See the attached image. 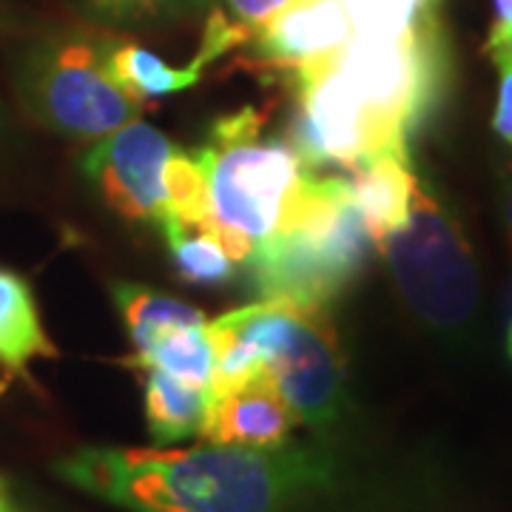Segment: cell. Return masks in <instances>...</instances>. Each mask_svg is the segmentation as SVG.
Segmentation results:
<instances>
[{
    "mask_svg": "<svg viewBox=\"0 0 512 512\" xmlns=\"http://www.w3.org/2000/svg\"><path fill=\"white\" fill-rule=\"evenodd\" d=\"M66 484L128 512H293L336 487L313 447H80L57 458Z\"/></svg>",
    "mask_w": 512,
    "mask_h": 512,
    "instance_id": "obj_1",
    "label": "cell"
},
{
    "mask_svg": "<svg viewBox=\"0 0 512 512\" xmlns=\"http://www.w3.org/2000/svg\"><path fill=\"white\" fill-rule=\"evenodd\" d=\"M205 330L217 353L214 390L265 376L299 424L313 430L339 424L348 407L345 359L325 308L259 299L205 322Z\"/></svg>",
    "mask_w": 512,
    "mask_h": 512,
    "instance_id": "obj_2",
    "label": "cell"
},
{
    "mask_svg": "<svg viewBox=\"0 0 512 512\" xmlns=\"http://www.w3.org/2000/svg\"><path fill=\"white\" fill-rule=\"evenodd\" d=\"M373 245L339 177H305L282 225L259 239L248 256L262 299L328 308L353 282Z\"/></svg>",
    "mask_w": 512,
    "mask_h": 512,
    "instance_id": "obj_3",
    "label": "cell"
},
{
    "mask_svg": "<svg viewBox=\"0 0 512 512\" xmlns=\"http://www.w3.org/2000/svg\"><path fill=\"white\" fill-rule=\"evenodd\" d=\"M254 109L220 117L200 163L208 183V228L237 262L248 259L259 239L282 225L299 191L305 165L291 143L262 140Z\"/></svg>",
    "mask_w": 512,
    "mask_h": 512,
    "instance_id": "obj_4",
    "label": "cell"
},
{
    "mask_svg": "<svg viewBox=\"0 0 512 512\" xmlns=\"http://www.w3.org/2000/svg\"><path fill=\"white\" fill-rule=\"evenodd\" d=\"M114 40L60 32L23 57L18 94L26 114L77 143H97L140 117L143 103L111 72Z\"/></svg>",
    "mask_w": 512,
    "mask_h": 512,
    "instance_id": "obj_5",
    "label": "cell"
},
{
    "mask_svg": "<svg viewBox=\"0 0 512 512\" xmlns=\"http://www.w3.org/2000/svg\"><path fill=\"white\" fill-rule=\"evenodd\" d=\"M404 302L433 328H458L478 302L476 259L458 220L416 183L410 214L379 245Z\"/></svg>",
    "mask_w": 512,
    "mask_h": 512,
    "instance_id": "obj_6",
    "label": "cell"
},
{
    "mask_svg": "<svg viewBox=\"0 0 512 512\" xmlns=\"http://www.w3.org/2000/svg\"><path fill=\"white\" fill-rule=\"evenodd\" d=\"M330 66L387 143L407 151L410 131L424 120L444 86L439 23L433 20L402 37H353L330 57Z\"/></svg>",
    "mask_w": 512,
    "mask_h": 512,
    "instance_id": "obj_7",
    "label": "cell"
},
{
    "mask_svg": "<svg viewBox=\"0 0 512 512\" xmlns=\"http://www.w3.org/2000/svg\"><path fill=\"white\" fill-rule=\"evenodd\" d=\"M174 151L177 146L163 131L143 120H131L97 140L80 165L111 211L126 220L160 225L168 217L165 165Z\"/></svg>",
    "mask_w": 512,
    "mask_h": 512,
    "instance_id": "obj_8",
    "label": "cell"
},
{
    "mask_svg": "<svg viewBox=\"0 0 512 512\" xmlns=\"http://www.w3.org/2000/svg\"><path fill=\"white\" fill-rule=\"evenodd\" d=\"M254 37L265 63L299 74L339 55L356 32L345 0H291Z\"/></svg>",
    "mask_w": 512,
    "mask_h": 512,
    "instance_id": "obj_9",
    "label": "cell"
},
{
    "mask_svg": "<svg viewBox=\"0 0 512 512\" xmlns=\"http://www.w3.org/2000/svg\"><path fill=\"white\" fill-rule=\"evenodd\" d=\"M296 424L299 419L291 404L279 396L271 379L259 376L211 393L200 439L225 447L276 450L291 444Z\"/></svg>",
    "mask_w": 512,
    "mask_h": 512,
    "instance_id": "obj_10",
    "label": "cell"
},
{
    "mask_svg": "<svg viewBox=\"0 0 512 512\" xmlns=\"http://www.w3.org/2000/svg\"><path fill=\"white\" fill-rule=\"evenodd\" d=\"M248 37H251V32L242 29L237 20L225 18L222 12H214L211 20H208V26H205L200 55L194 57L188 66H183V69L168 66L165 60H160L154 52H148L143 46L117 43L114 40V46H111V72L126 86L128 92H134L140 100L143 97H165V94L183 92L188 86L200 83L208 63H214L217 57L239 46Z\"/></svg>",
    "mask_w": 512,
    "mask_h": 512,
    "instance_id": "obj_11",
    "label": "cell"
},
{
    "mask_svg": "<svg viewBox=\"0 0 512 512\" xmlns=\"http://www.w3.org/2000/svg\"><path fill=\"white\" fill-rule=\"evenodd\" d=\"M350 200L365 222L370 242L379 248L393 231H399L416 191V174L407 165V154H382L353 168Z\"/></svg>",
    "mask_w": 512,
    "mask_h": 512,
    "instance_id": "obj_12",
    "label": "cell"
},
{
    "mask_svg": "<svg viewBox=\"0 0 512 512\" xmlns=\"http://www.w3.org/2000/svg\"><path fill=\"white\" fill-rule=\"evenodd\" d=\"M55 356L57 348L43 330L29 282L0 268V367L15 376H29L32 362Z\"/></svg>",
    "mask_w": 512,
    "mask_h": 512,
    "instance_id": "obj_13",
    "label": "cell"
},
{
    "mask_svg": "<svg viewBox=\"0 0 512 512\" xmlns=\"http://www.w3.org/2000/svg\"><path fill=\"white\" fill-rule=\"evenodd\" d=\"M146 376L143 399H146L148 433L157 447H171L177 441L194 439L202 433L211 390L174 379L163 370H140Z\"/></svg>",
    "mask_w": 512,
    "mask_h": 512,
    "instance_id": "obj_14",
    "label": "cell"
},
{
    "mask_svg": "<svg viewBox=\"0 0 512 512\" xmlns=\"http://www.w3.org/2000/svg\"><path fill=\"white\" fill-rule=\"evenodd\" d=\"M114 305L126 322L134 353L148 350L157 339H163L165 333L205 325V316L194 311L191 305H185L174 296L143 288V285H131V282L114 285Z\"/></svg>",
    "mask_w": 512,
    "mask_h": 512,
    "instance_id": "obj_15",
    "label": "cell"
},
{
    "mask_svg": "<svg viewBox=\"0 0 512 512\" xmlns=\"http://www.w3.org/2000/svg\"><path fill=\"white\" fill-rule=\"evenodd\" d=\"M123 365L134 370H163L174 379L211 390L214 373H217V353H214L205 325H200V328L165 333L163 339H157L148 350L123 359Z\"/></svg>",
    "mask_w": 512,
    "mask_h": 512,
    "instance_id": "obj_16",
    "label": "cell"
},
{
    "mask_svg": "<svg viewBox=\"0 0 512 512\" xmlns=\"http://www.w3.org/2000/svg\"><path fill=\"white\" fill-rule=\"evenodd\" d=\"M171 262L177 268V274L185 282H197V285H220L234 276L237 259L225 251L220 239L214 237L205 228H185L183 222L168 217L160 222Z\"/></svg>",
    "mask_w": 512,
    "mask_h": 512,
    "instance_id": "obj_17",
    "label": "cell"
},
{
    "mask_svg": "<svg viewBox=\"0 0 512 512\" xmlns=\"http://www.w3.org/2000/svg\"><path fill=\"white\" fill-rule=\"evenodd\" d=\"M439 0H345L356 37H402L436 20Z\"/></svg>",
    "mask_w": 512,
    "mask_h": 512,
    "instance_id": "obj_18",
    "label": "cell"
},
{
    "mask_svg": "<svg viewBox=\"0 0 512 512\" xmlns=\"http://www.w3.org/2000/svg\"><path fill=\"white\" fill-rule=\"evenodd\" d=\"M165 194H168V217L180 220L185 228H208L211 220L208 183L197 154L191 157L180 148L174 151V157L165 165Z\"/></svg>",
    "mask_w": 512,
    "mask_h": 512,
    "instance_id": "obj_19",
    "label": "cell"
},
{
    "mask_svg": "<svg viewBox=\"0 0 512 512\" xmlns=\"http://www.w3.org/2000/svg\"><path fill=\"white\" fill-rule=\"evenodd\" d=\"M194 0H80V6L100 20L111 23H134V20H151L171 15Z\"/></svg>",
    "mask_w": 512,
    "mask_h": 512,
    "instance_id": "obj_20",
    "label": "cell"
},
{
    "mask_svg": "<svg viewBox=\"0 0 512 512\" xmlns=\"http://www.w3.org/2000/svg\"><path fill=\"white\" fill-rule=\"evenodd\" d=\"M490 55H493L498 74H501L493 126L498 131V137H504L512 146V49H495Z\"/></svg>",
    "mask_w": 512,
    "mask_h": 512,
    "instance_id": "obj_21",
    "label": "cell"
},
{
    "mask_svg": "<svg viewBox=\"0 0 512 512\" xmlns=\"http://www.w3.org/2000/svg\"><path fill=\"white\" fill-rule=\"evenodd\" d=\"M231 12V20H237L242 29L256 35L276 12H282L291 0H222Z\"/></svg>",
    "mask_w": 512,
    "mask_h": 512,
    "instance_id": "obj_22",
    "label": "cell"
},
{
    "mask_svg": "<svg viewBox=\"0 0 512 512\" xmlns=\"http://www.w3.org/2000/svg\"><path fill=\"white\" fill-rule=\"evenodd\" d=\"M495 20L490 37H487V52L495 49H512V0H493Z\"/></svg>",
    "mask_w": 512,
    "mask_h": 512,
    "instance_id": "obj_23",
    "label": "cell"
},
{
    "mask_svg": "<svg viewBox=\"0 0 512 512\" xmlns=\"http://www.w3.org/2000/svg\"><path fill=\"white\" fill-rule=\"evenodd\" d=\"M501 214H504L507 234H510V242H512V174H507V180H504V185H501Z\"/></svg>",
    "mask_w": 512,
    "mask_h": 512,
    "instance_id": "obj_24",
    "label": "cell"
},
{
    "mask_svg": "<svg viewBox=\"0 0 512 512\" xmlns=\"http://www.w3.org/2000/svg\"><path fill=\"white\" fill-rule=\"evenodd\" d=\"M0 512H15L12 501H9V495H6V484H3V481H0Z\"/></svg>",
    "mask_w": 512,
    "mask_h": 512,
    "instance_id": "obj_25",
    "label": "cell"
},
{
    "mask_svg": "<svg viewBox=\"0 0 512 512\" xmlns=\"http://www.w3.org/2000/svg\"><path fill=\"white\" fill-rule=\"evenodd\" d=\"M507 353L512 359V305H510V325H507Z\"/></svg>",
    "mask_w": 512,
    "mask_h": 512,
    "instance_id": "obj_26",
    "label": "cell"
}]
</instances>
